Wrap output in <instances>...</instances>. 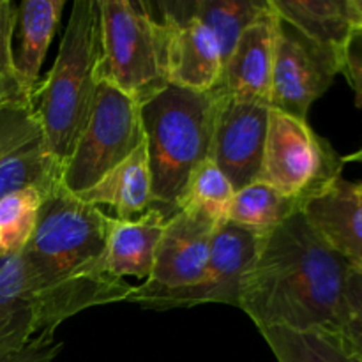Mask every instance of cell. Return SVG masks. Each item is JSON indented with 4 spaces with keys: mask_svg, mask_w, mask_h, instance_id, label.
I'll return each instance as SVG.
<instances>
[{
    "mask_svg": "<svg viewBox=\"0 0 362 362\" xmlns=\"http://www.w3.org/2000/svg\"><path fill=\"white\" fill-rule=\"evenodd\" d=\"M112 223V216L60 182L42 197L35 228L21 250L41 332H55L88 308L127 303L134 286L110 276L105 265Z\"/></svg>",
    "mask_w": 362,
    "mask_h": 362,
    "instance_id": "1",
    "label": "cell"
},
{
    "mask_svg": "<svg viewBox=\"0 0 362 362\" xmlns=\"http://www.w3.org/2000/svg\"><path fill=\"white\" fill-rule=\"evenodd\" d=\"M341 73V57L278 18L271 108L308 120L317 99L331 88Z\"/></svg>",
    "mask_w": 362,
    "mask_h": 362,
    "instance_id": "8",
    "label": "cell"
},
{
    "mask_svg": "<svg viewBox=\"0 0 362 362\" xmlns=\"http://www.w3.org/2000/svg\"><path fill=\"white\" fill-rule=\"evenodd\" d=\"M145 141L140 105L99 81L90 117L60 172V184L73 194L90 189L126 161Z\"/></svg>",
    "mask_w": 362,
    "mask_h": 362,
    "instance_id": "6",
    "label": "cell"
},
{
    "mask_svg": "<svg viewBox=\"0 0 362 362\" xmlns=\"http://www.w3.org/2000/svg\"><path fill=\"white\" fill-rule=\"evenodd\" d=\"M350 265L315 233L299 211L262 235L240 279L237 308L260 331L285 327L338 338Z\"/></svg>",
    "mask_w": 362,
    "mask_h": 362,
    "instance_id": "2",
    "label": "cell"
},
{
    "mask_svg": "<svg viewBox=\"0 0 362 362\" xmlns=\"http://www.w3.org/2000/svg\"><path fill=\"white\" fill-rule=\"evenodd\" d=\"M264 233L251 232L232 221L216 228L205 274L197 286L184 292H166L144 297L134 304L154 311L187 310L198 304L219 303L239 306L240 279L257 255Z\"/></svg>",
    "mask_w": 362,
    "mask_h": 362,
    "instance_id": "10",
    "label": "cell"
},
{
    "mask_svg": "<svg viewBox=\"0 0 362 362\" xmlns=\"http://www.w3.org/2000/svg\"><path fill=\"white\" fill-rule=\"evenodd\" d=\"M276 27L278 16L269 6L267 13L250 25L237 41L212 88L216 94L271 108Z\"/></svg>",
    "mask_w": 362,
    "mask_h": 362,
    "instance_id": "14",
    "label": "cell"
},
{
    "mask_svg": "<svg viewBox=\"0 0 362 362\" xmlns=\"http://www.w3.org/2000/svg\"><path fill=\"white\" fill-rule=\"evenodd\" d=\"M338 339L356 362H362V265H350Z\"/></svg>",
    "mask_w": 362,
    "mask_h": 362,
    "instance_id": "27",
    "label": "cell"
},
{
    "mask_svg": "<svg viewBox=\"0 0 362 362\" xmlns=\"http://www.w3.org/2000/svg\"><path fill=\"white\" fill-rule=\"evenodd\" d=\"M278 18L341 57L354 30L349 0H269Z\"/></svg>",
    "mask_w": 362,
    "mask_h": 362,
    "instance_id": "20",
    "label": "cell"
},
{
    "mask_svg": "<svg viewBox=\"0 0 362 362\" xmlns=\"http://www.w3.org/2000/svg\"><path fill=\"white\" fill-rule=\"evenodd\" d=\"M64 7V0H23L18 6L14 28L18 32V52L14 53V67L21 87L30 99L41 80L39 71L59 28Z\"/></svg>",
    "mask_w": 362,
    "mask_h": 362,
    "instance_id": "19",
    "label": "cell"
},
{
    "mask_svg": "<svg viewBox=\"0 0 362 362\" xmlns=\"http://www.w3.org/2000/svg\"><path fill=\"white\" fill-rule=\"evenodd\" d=\"M187 9L214 32L225 66L243 32L267 13L269 0H191Z\"/></svg>",
    "mask_w": 362,
    "mask_h": 362,
    "instance_id": "22",
    "label": "cell"
},
{
    "mask_svg": "<svg viewBox=\"0 0 362 362\" xmlns=\"http://www.w3.org/2000/svg\"><path fill=\"white\" fill-rule=\"evenodd\" d=\"M98 81L145 105L170 85L168 25L151 2L98 0Z\"/></svg>",
    "mask_w": 362,
    "mask_h": 362,
    "instance_id": "5",
    "label": "cell"
},
{
    "mask_svg": "<svg viewBox=\"0 0 362 362\" xmlns=\"http://www.w3.org/2000/svg\"><path fill=\"white\" fill-rule=\"evenodd\" d=\"M223 225V223H221ZM218 223L200 211L182 207L170 216L154 267L144 285L134 286L127 303L166 292H184L202 281Z\"/></svg>",
    "mask_w": 362,
    "mask_h": 362,
    "instance_id": "9",
    "label": "cell"
},
{
    "mask_svg": "<svg viewBox=\"0 0 362 362\" xmlns=\"http://www.w3.org/2000/svg\"><path fill=\"white\" fill-rule=\"evenodd\" d=\"M158 16L168 25L170 85L209 92L223 71V57L214 32L187 9V2L152 4Z\"/></svg>",
    "mask_w": 362,
    "mask_h": 362,
    "instance_id": "13",
    "label": "cell"
},
{
    "mask_svg": "<svg viewBox=\"0 0 362 362\" xmlns=\"http://www.w3.org/2000/svg\"><path fill=\"white\" fill-rule=\"evenodd\" d=\"M300 209L299 202L286 198L262 180H255L235 191L228 221L251 232L267 233Z\"/></svg>",
    "mask_w": 362,
    "mask_h": 362,
    "instance_id": "21",
    "label": "cell"
},
{
    "mask_svg": "<svg viewBox=\"0 0 362 362\" xmlns=\"http://www.w3.org/2000/svg\"><path fill=\"white\" fill-rule=\"evenodd\" d=\"M219 95L168 85L140 106L154 205L179 211L191 173L211 156Z\"/></svg>",
    "mask_w": 362,
    "mask_h": 362,
    "instance_id": "3",
    "label": "cell"
},
{
    "mask_svg": "<svg viewBox=\"0 0 362 362\" xmlns=\"http://www.w3.org/2000/svg\"><path fill=\"white\" fill-rule=\"evenodd\" d=\"M98 0H76L52 69L32 95L34 112L60 166L69 159L98 92Z\"/></svg>",
    "mask_w": 362,
    "mask_h": 362,
    "instance_id": "4",
    "label": "cell"
},
{
    "mask_svg": "<svg viewBox=\"0 0 362 362\" xmlns=\"http://www.w3.org/2000/svg\"><path fill=\"white\" fill-rule=\"evenodd\" d=\"M60 172L34 105L0 110V200L27 187L45 197L60 182Z\"/></svg>",
    "mask_w": 362,
    "mask_h": 362,
    "instance_id": "11",
    "label": "cell"
},
{
    "mask_svg": "<svg viewBox=\"0 0 362 362\" xmlns=\"http://www.w3.org/2000/svg\"><path fill=\"white\" fill-rule=\"evenodd\" d=\"M343 165V158L331 141L315 133L308 120L269 110L267 138L258 180L299 202L303 207L311 197L341 177Z\"/></svg>",
    "mask_w": 362,
    "mask_h": 362,
    "instance_id": "7",
    "label": "cell"
},
{
    "mask_svg": "<svg viewBox=\"0 0 362 362\" xmlns=\"http://www.w3.org/2000/svg\"><path fill=\"white\" fill-rule=\"evenodd\" d=\"M278 362H356L336 336L285 327L262 329Z\"/></svg>",
    "mask_w": 362,
    "mask_h": 362,
    "instance_id": "23",
    "label": "cell"
},
{
    "mask_svg": "<svg viewBox=\"0 0 362 362\" xmlns=\"http://www.w3.org/2000/svg\"><path fill=\"white\" fill-rule=\"evenodd\" d=\"M39 332L37 300L21 251L4 255L0 257V362L13 359Z\"/></svg>",
    "mask_w": 362,
    "mask_h": 362,
    "instance_id": "16",
    "label": "cell"
},
{
    "mask_svg": "<svg viewBox=\"0 0 362 362\" xmlns=\"http://www.w3.org/2000/svg\"><path fill=\"white\" fill-rule=\"evenodd\" d=\"M343 163H362V148L352 152V154L345 156V158H343Z\"/></svg>",
    "mask_w": 362,
    "mask_h": 362,
    "instance_id": "31",
    "label": "cell"
},
{
    "mask_svg": "<svg viewBox=\"0 0 362 362\" xmlns=\"http://www.w3.org/2000/svg\"><path fill=\"white\" fill-rule=\"evenodd\" d=\"M233 194L235 189L225 173L214 165L212 159H205L191 173L179 209H197L214 223L221 225L228 221Z\"/></svg>",
    "mask_w": 362,
    "mask_h": 362,
    "instance_id": "24",
    "label": "cell"
},
{
    "mask_svg": "<svg viewBox=\"0 0 362 362\" xmlns=\"http://www.w3.org/2000/svg\"><path fill=\"white\" fill-rule=\"evenodd\" d=\"M303 216L332 251L362 265V182L339 177L303 205Z\"/></svg>",
    "mask_w": 362,
    "mask_h": 362,
    "instance_id": "15",
    "label": "cell"
},
{
    "mask_svg": "<svg viewBox=\"0 0 362 362\" xmlns=\"http://www.w3.org/2000/svg\"><path fill=\"white\" fill-rule=\"evenodd\" d=\"M269 110V106L219 95L209 159L225 173L235 191L260 177Z\"/></svg>",
    "mask_w": 362,
    "mask_h": 362,
    "instance_id": "12",
    "label": "cell"
},
{
    "mask_svg": "<svg viewBox=\"0 0 362 362\" xmlns=\"http://www.w3.org/2000/svg\"><path fill=\"white\" fill-rule=\"evenodd\" d=\"M354 28H362V0H349Z\"/></svg>",
    "mask_w": 362,
    "mask_h": 362,
    "instance_id": "30",
    "label": "cell"
},
{
    "mask_svg": "<svg viewBox=\"0 0 362 362\" xmlns=\"http://www.w3.org/2000/svg\"><path fill=\"white\" fill-rule=\"evenodd\" d=\"M173 212L177 211L154 205L144 216L131 221L113 218L106 246V272L117 279L126 276L147 279L154 267L165 226Z\"/></svg>",
    "mask_w": 362,
    "mask_h": 362,
    "instance_id": "17",
    "label": "cell"
},
{
    "mask_svg": "<svg viewBox=\"0 0 362 362\" xmlns=\"http://www.w3.org/2000/svg\"><path fill=\"white\" fill-rule=\"evenodd\" d=\"M341 74L356 95V106L362 108V28H354L341 52Z\"/></svg>",
    "mask_w": 362,
    "mask_h": 362,
    "instance_id": "28",
    "label": "cell"
},
{
    "mask_svg": "<svg viewBox=\"0 0 362 362\" xmlns=\"http://www.w3.org/2000/svg\"><path fill=\"white\" fill-rule=\"evenodd\" d=\"M62 346L64 343L55 339V332H41L7 362H53Z\"/></svg>",
    "mask_w": 362,
    "mask_h": 362,
    "instance_id": "29",
    "label": "cell"
},
{
    "mask_svg": "<svg viewBox=\"0 0 362 362\" xmlns=\"http://www.w3.org/2000/svg\"><path fill=\"white\" fill-rule=\"evenodd\" d=\"M16 11L11 0H0V110L7 106L32 105L23 90L14 67L13 35L16 28Z\"/></svg>",
    "mask_w": 362,
    "mask_h": 362,
    "instance_id": "26",
    "label": "cell"
},
{
    "mask_svg": "<svg viewBox=\"0 0 362 362\" xmlns=\"http://www.w3.org/2000/svg\"><path fill=\"white\" fill-rule=\"evenodd\" d=\"M87 204L108 205L120 221H131L154 207L152 180L145 141L95 186L76 194Z\"/></svg>",
    "mask_w": 362,
    "mask_h": 362,
    "instance_id": "18",
    "label": "cell"
},
{
    "mask_svg": "<svg viewBox=\"0 0 362 362\" xmlns=\"http://www.w3.org/2000/svg\"><path fill=\"white\" fill-rule=\"evenodd\" d=\"M41 202L42 194L32 187L0 200V257L23 250L37 223Z\"/></svg>",
    "mask_w": 362,
    "mask_h": 362,
    "instance_id": "25",
    "label": "cell"
}]
</instances>
